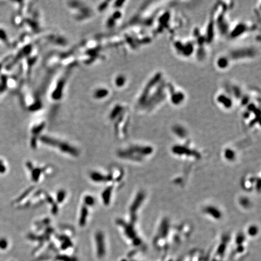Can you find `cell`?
I'll list each match as a JSON object with an SVG mask.
<instances>
[{
	"instance_id": "2",
	"label": "cell",
	"mask_w": 261,
	"mask_h": 261,
	"mask_svg": "<svg viewBox=\"0 0 261 261\" xmlns=\"http://www.w3.org/2000/svg\"><path fill=\"white\" fill-rule=\"evenodd\" d=\"M174 94H171L170 95V99H171L172 102L175 105L180 104L182 103V101L184 99V95L183 92L180 91H174Z\"/></svg>"
},
{
	"instance_id": "1",
	"label": "cell",
	"mask_w": 261,
	"mask_h": 261,
	"mask_svg": "<svg viewBox=\"0 0 261 261\" xmlns=\"http://www.w3.org/2000/svg\"><path fill=\"white\" fill-rule=\"evenodd\" d=\"M217 102L219 103L220 105H223L224 108L225 109H228L229 108H231V99L229 96H225L224 94H221L217 97Z\"/></svg>"
},
{
	"instance_id": "3",
	"label": "cell",
	"mask_w": 261,
	"mask_h": 261,
	"mask_svg": "<svg viewBox=\"0 0 261 261\" xmlns=\"http://www.w3.org/2000/svg\"><path fill=\"white\" fill-rule=\"evenodd\" d=\"M7 241L5 239H1L0 240V247L1 248H5L7 247Z\"/></svg>"
},
{
	"instance_id": "4",
	"label": "cell",
	"mask_w": 261,
	"mask_h": 261,
	"mask_svg": "<svg viewBox=\"0 0 261 261\" xmlns=\"http://www.w3.org/2000/svg\"><path fill=\"white\" fill-rule=\"evenodd\" d=\"M5 170H6V168H5L4 166L3 165L2 161H0V172H4L5 171Z\"/></svg>"
}]
</instances>
